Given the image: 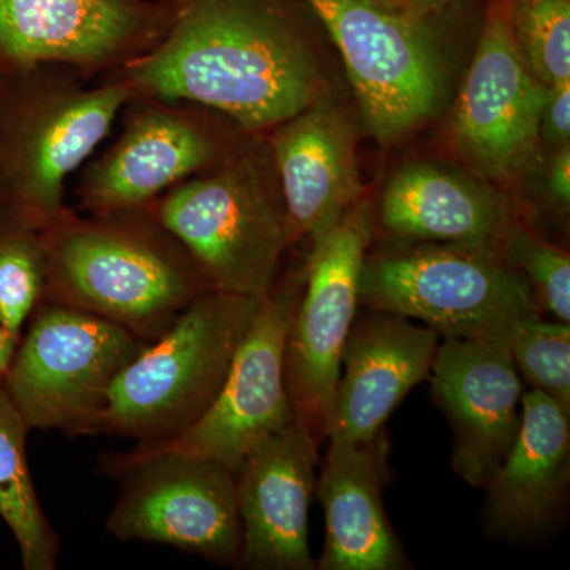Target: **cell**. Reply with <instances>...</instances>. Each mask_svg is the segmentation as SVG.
<instances>
[{
	"label": "cell",
	"mask_w": 570,
	"mask_h": 570,
	"mask_svg": "<svg viewBox=\"0 0 570 570\" xmlns=\"http://www.w3.org/2000/svg\"><path fill=\"white\" fill-rule=\"evenodd\" d=\"M428 379L455 434L453 471L483 489L520 430L523 384L508 348L498 341L444 337Z\"/></svg>",
	"instance_id": "obj_13"
},
{
	"label": "cell",
	"mask_w": 570,
	"mask_h": 570,
	"mask_svg": "<svg viewBox=\"0 0 570 570\" xmlns=\"http://www.w3.org/2000/svg\"><path fill=\"white\" fill-rule=\"evenodd\" d=\"M340 51L367 130L393 145L444 99L439 17L401 0H306Z\"/></svg>",
	"instance_id": "obj_6"
},
{
	"label": "cell",
	"mask_w": 570,
	"mask_h": 570,
	"mask_svg": "<svg viewBox=\"0 0 570 570\" xmlns=\"http://www.w3.org/2000/svg\"><path fill=\"white\" fill-rule=\"evenodd\" d=\"M299 288L302 275L262 299L219 395L194 425L160 444L115 456L107 466L119 474L149 456L178 453L238 471L255 445L295 415L285 382V344Z\"/></svg>",
	"instance_id": "obj_10"
},
{
	"label": "cell",
	"mask_w": 570,
	"mask_h": 570,
	"mask_svg": "<svg viewBox=\"0 0 570 570\" xmlns=\"http://www.w3.org/2000/svg\"><path fill=\"white\" fill-rule=\"evenodd\" d=\"M261 303L219 291L198 295L124 367L89 434L134 438L146 448L194 425L219 395Z\"/></svg>",
	"instance_id": "obj_3"
},
{
	"label": "cell",
	"mask_w": 570,
	"mask_h": 570,
	"mask_svg": "<svg viewBox=\"0 0 570 570\" xmlns=\"http://www.w3.org/2000/svg\"><path fill=\"white\" fill-rule=\"evenodd\" d=\"M146 344L107 318L51 303L37 311L2 384L29 428L89 434L116 379Z\"/></svg>",
	"instance_id": "obj_7"
},
{
	"label": "cell",
	"mask_w": 570,
	"mask_h": 570,
	"mask_svg": "<svg viewBox=\"0 0 570 570\" xmlns=\"http://www.w3.org/2000/svg\"><path fill=\"white\" fill-rule=\"evenodd\" d=\"M374 209L362 197L311 239L285 344V382L295 417L317 442L328 434L348 333L358 311L360 273L373 246Z\"/></svg>",
	"instance_id": "obj_8"
},
{
	"label": "cell",
	"mask_w": 570,
	"mask_h": 570,
	"mask_svg": "<svg viewBox=\"0 0 570 570\" xmlns=\"http://www.w3.org/2000/svg\"><path fill=\"white\" fill-rule=\"evenodd\" d=\"M570 81L547 88L540 118V142L550 149L570 145Z\"/></svg>",
	"instance_id": "obj_27"
},
{
	"label": "cell",
	"mask_w": 570,
	"mask_h": 570,
	"mask_svg": "<svg viewBox=\"0 0 570 570\" xmlns=\"http://www.w3.org/2000/svg\"><path fill=\"white\" fill-rule=\"evenodd\" d=\"M170 3L146 0H0V58L99 63L153 36Z\"/></svg>",
	"instance_id": "obj_17"
},
{
	"label": "cell",
	"mask_w": 570,
	"mask_h": 570,
	"mask_svg": "<svg viewBox=\"0 0 570 570\" xmlns=\"http://www.w3.org/2000/svg\"><path fill=\"white\" fill-rule=\"evenodd\" d=\"M318 444L292 417L255 445L235 472L242 519L239 561L258 570H314L307 543L317 489Z\"/></svg>",
	"instance_id": "obj_12"
},
{
	"label": "cell",
	"mask_w": 570,
	"mask_h": 570,
	"mask_svg": "<svg viewBox=\"0 0 570 570\" xmlns=\"http://www.w3.org/2000/svg\"><path fill=\"white\" fill-rule=\"evenodd\" d=\"M119 474L126 483L107 520L116 539L164 543L223 564L239 561L243 528L230 469L164 453Z\"/></svg>",
	"instance_id": "obj_11"
},
{
	"label": "cell",
	"mask_w": 570,
	"mask_h": 570,
	"mask_svg": "<svg viewBox=\"0 0 570 570\" xmlns=\"http://www.w3.org/2000/svg\"><path fill=\"white\" fill-rule=\"evenodd\" d=\"M434 330L412 318L370 309L355 317L344 346L330 419V438L366 444L381 436L397 404L425 381L436 356Z\"/></svg>",
	"instance_id": "obj_14"
},
{
	"label": "cell",
	"mask_w": 570,
	"mask_h": 570,
	"mask_svg": "<svg viewBox=\"0 0 570 570\" xmlns=\"http://www.w3.org/2000/svg\"><path fill=\"white\" fill-rule=\"evenodd\" d=\"M157 220L189 254L213 291L265 299L292 245L283 198L255 157L176 184Z\"/></svg>",
	"instance_id": "obj_5"
},
{
	"label": "cell",
	"mask_w": 570,
	"mask_h": 570,
	"mask_svg": "<svg viewBox=\"0 0 570 570\" xmlns=\"http://www.w3.org/2000/svg\"><path fill=\"white\" fill-rule=\"evenodd\" d=\"M546 194L558 212L568 213L570 204V145L554 149L546 174Z\"/></svg>",
	"instance_id": "obj_28"
},
{
	"label": "cell",
	"mask_w": 570,
	"mask_h": 570,
	"mask_svg": "<svg viewBox=\"0 0 570 570\" xmlns=\"http://www.w3.org/2000/svg\"><path fill=\"white\" fill-rule=\"evenodd\" d=\"M510 26L532 75L570 81V0H508Z\"/></svg>",
	"instance_id": "obj_24"
},
{
	"label": "cell",
	"mask_w": 570,
	"mask_h": 570,
	"mask_svg": "<svg viewBox=\"0 0 570 570\" xmlns=\"http://www.w3.org/2000/svg\"><path fill=\"white\" fill-rule=\"evenodd\" d=\"M401 2L420 11V13L430 14V17H442V14L463 6L469 0H401Z\"/></svg>",
	"instance_id": "obj_29"
},
{
	"label": "cell",
	"mask_w": 570,
	"mask_h": 570,
	"mask_svg": "<svg viewBox=\"0 0 570 570\" xmlns=\"http://www.w3.org/2000/svg\"><path fill=\"white\" fill-rule=\"evenodd\" d=\"M29 430L0 381V517L17 539L22 568L55 570L58 539L41 509L29 471Z\"/></svg>",
	"instance_id": "obj_22"
},
{
	"label": "cell",
	"mask_w": 570,
	"mask_h": 570,
	"mask_svg": "<svg viewBox=\"0 0 570 570\" xmlns=\"http://www.w3.org/2000/svg\"><path fill=\"white\" fill-rule=\"evenodd\" d=\"M217 145L193 119L149 110L97 160L85 183L86 205L100 216L129 212L216 163Z\"/></svg>",
	"instance_id": "obj_21"
},
{
	"label": "cell",
	"mask_w": 570,
	"mask_h": 570,
	"mask_svg": "<svg viewBox=\"0 0 570 570\" xmlns=\"http://www.w3.org/2000/svg\"><path fill=\"white\" fill-rule=\"evenodd\" d=\"M129 96V85H108L33 105L9 160L11 189L29 224L58 223L63 183L107 137Z\"/></svg>",
	"instance_id": "obj_15"
},
{
	"label": "cell",
	"mask_w": 570,
	"mask_h": 570,
	"mask_svg": "<svg viewBox=\"0 0 570 570\" xmlns=\"http://www.w3.org/2000/svg\"><path fill=\"white\" fill-rule=\"evenodd\" d=\"M50 227L43 242L55 303L107 318L145 343L213 291L186 250L145 225L96 220Z\"/></svg>",
	"instance_id": "obj_2"
},
{
	"label": "cell",
	"mask_w": 570,
	"mask_h": 570,
	"mask_svg": "<svg viewBox=\"0 0 570 570\" xmlns=\"http://www.w3.org/2000/svg\"><path fill=\"white\" fill-rule=\"evenodd\" d=\"M501 253L527 277L540 313L570 322V257L527 224L513 217L501 243Z\"/></svg>",
	"instance_id": "obj_26"
},
{
	"label": "cell",
	"mask_w": 570,
	"mask_h": 570,
	"mask_svg": "<svg viewBox=\"0 0 570 570\" xmlns=\"http://www.w3.org/2000/svg\"><path fill=\"white\" fill-rule=\"evenodd\" d=\"M569 453V415L539 390L524 392L519 434L483 485L489 530L515 538L549 527L564 504Z\"/></svg>",
	"instance_id": "obj_20"
},
{
	"label": "cell",
	"mask_w": 570,
	"mask_h": 570,
	"mask_svg": "<svg viewBox=\"0 0 570 570\" xmlns=\"http://www.w3.org/2000/svg\"><path fill=\"white\" fill-rule=\"evenodd\" d=\"M358 303L415 318L442 337L501 341L542 316L527 277L497 247L395 242L367 249Z\"/></svg>",
	"instance_id": "obj_4"
},
{
	"label": "cell",
	"mask_w": 570,
	"mask_h": 570,
	"mask_svg": "<svg viewBox=\"0 0 570 570\" xmlns=\"http://www.w3.org/2000/svg\"><path fill=\"white\" fill-rule=\"evenodd\" d=\"M47 285L43 236L31 224L0 235V324L20 337Z\"/></svg>",
	"instance_id": "obj_25"
},
{
	"label": "cell",
	"mask_w": 570,
	"mask_h": 570,
	"mask_svg": "<svg viewBox=\"0 0 570 570\" xmlns=\"http://www.w3.org/2000/svg\"><path fill=\"white\" fill-rule=\"evenodd\" d=\"M18 343H20V337L11 335L9 330L0 324V381L6 377L7 371H9Z\"/></svg>",
	"instance_id": "obj_30"
},
{
	"label": "cell",
	"mask_w": 570,
	"mask_h": 570,
	"mask_svg": "<svg viewBox=\"0 0 570 570\" xmlns=\"http://www.w3.org/2000/svg\"><path fill=\"white\" fill-rule=\"evenodd\" d=\"M513 217L501 187L472 171L431 163L397 168L377 212L379 225L395 242L497 249Z\"/></svg>",
	"instance_id": "obj_18"
},
{
	"label": "cell",
	"mask_w": 570,
	"mask_h": 570,
	"mask_svg": "<svg viewBox=\"0 0 570 570\" xmlns=\"http://www.w3.org/2000/svg\"><path fill=\"white\" fill-rule=\"evenodd\" d=\"M272 153L292 243L316 238L363 197L355 126L328 99L276 126Z\"/></svg>",
	"instance_id": "obj_16"
},
{
	"label": "cell",
	"mask_w": 570,
	"mask_h": 570,
	"mask_svg": "<svg viewBox=\"0 0 570 570\" xmlns=\"http://www.w3.org/2000/svg\"><path fill=\"white\" fill-rule=\"evenodd\" d=\"M385 444L330 438L317 494L326 535L321 570H403L409 561L382 505Z\"/></svg>",
	"instance_id": "obj_19"
},
{
	"label": "cell",
	"mask_w": 570,
	"mask_h": 570,
	"mask_svg": "<svg viewBox=\"0 0 570 570\" xmlns=\"http://www.w3.org/2000/svg\"><path fill=\"white\" fill-rule=\"evenodd\" d=\"M499 343L531 389L553 400L570 417V325L542 316L510 326Z\"/></svg>",
	"instance_id": "obj_23"
},
{
	"label": "cell",
	"mask_w": 570,
	"mask_h": 570,
	"mask_svg": "<svg viewBox=\"0 0 570 570\" xmlns=\"http://www.w3.org/2000/svg\"><path fill=\"white\" fill-rule=\"evenodd\" d=\"M167 26L130 69V91L214 108L253 132L326 99L322 24L306 0H174Z\"/></svg>",
	"instance_id": "obj_1"
},
{
	"label": "cell",
	"mask_w": 570,
	"mask_h": 570,
	"mask_svg": "<svg viewBox=\"0 0 570 570\" xmlns=\"http://www.w3.org/2000/svg\"><path fill=\"white\" fill-rule=\"evenodd\" d=\"M547 88L527 66L508 0H487L478 48L449 121V142L468 170L502 190L530 174L540 151Z\"/></svg>",
	"instance_id": "obj_9"
}]
</instances>
